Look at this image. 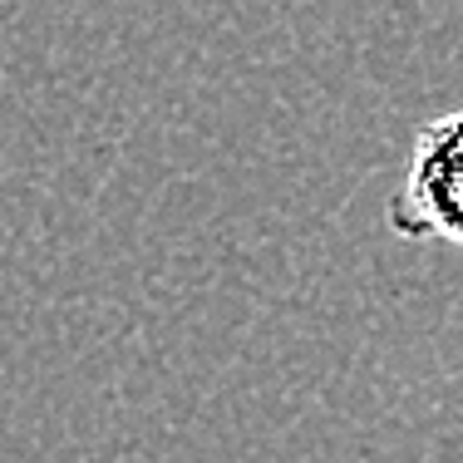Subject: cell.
Listing matches in <instances>:
<instances>
[{"instance_id": "cell-1", "label": "cell", "mask_w": 463, "mask_h": 463, "mask_svg": "<svg viewBox=\"0 0 463 463\" xmlns=\"http://www.w3.org/2000/svg\"><path fill=\"white\" fill-rule=\"evenodd\" d=\"M384 222L404 241L463 247V109L429 118L414 134Z\"/></svg>"}]
</instances>
